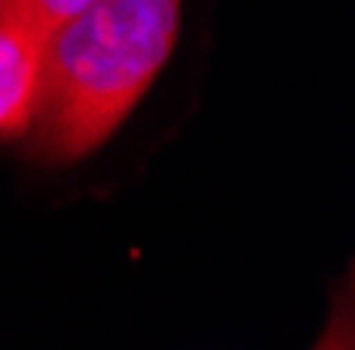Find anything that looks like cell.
Here are the masks:
<instances>
[{
	"label": "cell",
	"instance_id": "6da1fadb",
	"mask_svg": "<svg viewBox=\"0 0 355 350\" xmlns=\"http://www.w3.org/2000/svg\"><path fill=\"white\" fill-rule=\"evenodd\" d=\"M182 34V0H94L42 34V106L30 127L38 165L94 156L131 118Z\"/></svg>",
	"mask_w": 355,
	"mask_h": 350
},
{
	"label": "cell",
	"instance_id": "7a4b0ae2",
	"mask_svg": "<svg viewBox=\"0 0 355 350\" xmlns=\"http://www.w3.org/2000/svg\"><path fill=\"white\" fill-rule=\"evenodd\" d=\"M42 34L13 9H0V144L26 140L42 106Z\"/></svg>",
	"mask_w": 355,
	"mask_h": 350
},
{
	"label": "cell",
	"instance_id": "3957f363",
	"mask_svg": "<svg viewBox=\"0 0 355 350\" xmlns=\"http://www.w3.org/2000/svg\"><path fill=\"white\" fill-rule=\"evenodd\" d=\"M85 5H94V0H0V9H13V13H21V17H26V21H34L38 30H51V26H60L64 17L80 13Z\"/></svg>",
	"mask_w": 355,
	"mask_h": 350
}]
</instances>
